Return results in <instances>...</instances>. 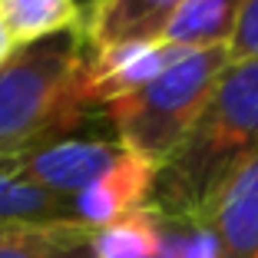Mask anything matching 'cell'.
I'll return each instance as SVG.
<instances>
[{
    "label": "cell",
    "instance_id": "6da1fadb",
    "mask_svg": "<svg viewBox=\"0 0 258 258\" xmlns=\"http://www.w3.org/2000/svg\"><path fill=\"white\" fill-rule=\"evenodd\" d=\"M251 156H258V60H232L182 143L156 169L149 205L166 219L196 222Z\"/></svg>",
    "mask_w": 258,
    "mask_h": 258
},
{
    "label": "cell",
    "instance_id": "7a4b0ae2",
    "mask_svg": "<svg viewBox=\"0 0 258 258\" xmlns=\"http://www.w3.org/2000/svg\"><path fill=\"white\" fill-rule=\"evenodd\" d=\"M83 27L17 46L0 63V159L80 136L103 109L86 86Z\"/></svg>",
    "mask_w": 258,
    "mask_h": 258
},
{
    "label": "cell",
    "instance_id": "3957f363",
    "mask_svg": "<svg viewBox=\"0 0 258 258\" xmlns=\"http://www.w3.org/2000/svg\"><path fill=\"white\" fill-rule=\"evenodd\" d=\"M228 63H232L228 46L189 50L152 83L106 103L103 119L113 129L116 143L159 169L202 113L215 80Z\"/></svg>",
    "mask_w": 258,
    "mask_h": 258
},
{
    "label": "cell",
    "instance_id": "277c9868",
    "mask_svg": "<svg viewBox=\"0 0 258 258\" xmlns=\"http://www.w3.org/2000/svg\"><path fill=\"white\" fill-rule=\"evenodd\" d=\"M116 136H67L14 156V169L30 185L60 199H76L119 159Z\"/></svg>",
    "mask_w": 258,
    "mask_h": 258
},
{
    "label": "cell",
    "instance_id": "5b68a950",
    "mask_svg": "<svg viewBox=\"0 0 258 258\" xmlns=\"http://www.w3.org/2000/svg\"><path fill=\"white\" fill-rule=\"evenodd\" d=\"M189 50L169 43V40H149V43H119L106 50H90L86 56V86L99 109L113 99L136 93L139 86L152 83L162 70Z\"/></svg>",
    "mask_w": 258,
    "mask_h": 258
},
{
    "label": "cell",
    "instance_id": "8992f818",
    "mask_svg": "<svg viewBox=\"0 0 258 258\" xmlns=\"http://www.w3.org/2000/svg\"><path fill=\"white\" fill-rule=\"evenodd\" d=\"M219 258H258V156L238 169L199 215Z\"/></svg>",
    "mask_w": 258,
    "mask_h": 258
},
{
    "label": "cell",
    "instance_id": "52a82bcc",
    "mask_svg": "<svg viewBox=\"0 0 258 258\" xmlns=\"http://www.w3.org/2000/svg\"><path fill=\"white\" fill-rule=\"evenodd\" d=\"M189 0H90L83 10V37L90 50L119 43L162 40L172 17Z\"/></svg>",
    "mask_w": 258,
    "mask_h": 258
},
{
    "label": "cell",
    "instance_id": "ba28073f",
    "mask_svg": "<svg viewBox=\"0 0 258 258\" xmlns=\"http://www.w3.org/2000/svg\"><path fill=\"white\" fill-rule=\"evenodd\" d=\"M152 185H156V166L136 152L122 149L119 159L99 175L90 189H83L73 199L76 222L93 228H103L122 215L149 205Z\"/></svg>",
    "mask_w": 258,
    "mask_h": 258
},
{
    "label": "cell",
    "instance_id": "9c48e42d",
    "mask_svg": "<svg viewBox=\"0 0 258 258\" xmlns=\"http://www.w3.org/2000/svg\"><path fill=\"white\" fill-rule=\"evenodd\" d=\"M96 228L76 219L56 222H4L0 258H96Z\"/></svg>",
    "mask_w": 258,
    "mask_h": 258
},
{
    "label": "cell",
    "instance_id": "30bf717a",
    "mask_svg": "<svg viewBox=\"0 0 258 258\" xmlns=\"http://www.w3.org/2000/svg\"><path fill=\"white\" fill-rule=\"evenodd\" d=\"M242 7H245V0H189L172 17V23L166 27L162 40L182 46V50L228 46Z\"/></svg>",
    "mask_w": 258,
    "mask_h": 258
},
{
    "label": "cell",
    "instance_id": "8fae6325",
    "mask_svg": "<svg viewBox=\"0 0 258 258\" xmlns=\"http://www.w3.org/2000/svg\"><path fill=\"white\" fill-rule=\"evenodd\" d=\"M166 242V215L152 205L96 228V258H156Z\"/></svg>",
    "mask_w": 258,
    "mask_h": 258
},
{
    "label": "cell",
    "instance_id": "7c38bea8",
    "mask_svg": "<svg viewBox=\"0 0 258 258\" xmlns=\"http://www.w3.org/2000/svg\"><path fill=\"white\" fill-rule=\"evenodd\" d=\"M0 20L17 46L73 30L83 23L80 0H0Z\"/></svg>",
    "mask_w": 258,
    "mask_h": 258
},
{
    "label": "cell",
    "instance_id": "4fadbf2b",
    "mask_svg": "<svg viewBox=\"0 0 258 258\" xmlns=\"http://www.w3.org/2000/svg\"><path fill=\"white\" fill-rule=\"evenodd\" d=\"M76 219L73 199H60L20 179L10 159H0V225L4 222H56Z\"/></svg>",
    "mask_w": 258,
    "mask_h": 258
},
{
    "label": "cell",
    "instance_id": "5bb4252c",
    "mask_svg": "<svg viewBox=\"0 0 258 258\" xmlns=\"http://www.w3.org/2000/svg\"><path fill=\"white\" fill-rule=\"evenodd\" d=\"M228 50L232 60H258V0H245Z\"/></svg>",
    "mask_w": 258,
    "mask_h": 258
},
{
    "label": "cell",
    "instance_id": "9a60e30c",
    "mask_svg": "<svg viewBox=\"0 0 258 258\" xmlns=\"http://www.w3.org/2000/svg\"><path fill=\"white\" fill-rule=\"evenodd\" d=\"M14 50H17V43H14V37H10V30L4 27V20H0V63L7 60Z\"/></svg>",
    "mask_w": 258,
    "mask_h": 258
}]
</instances>
